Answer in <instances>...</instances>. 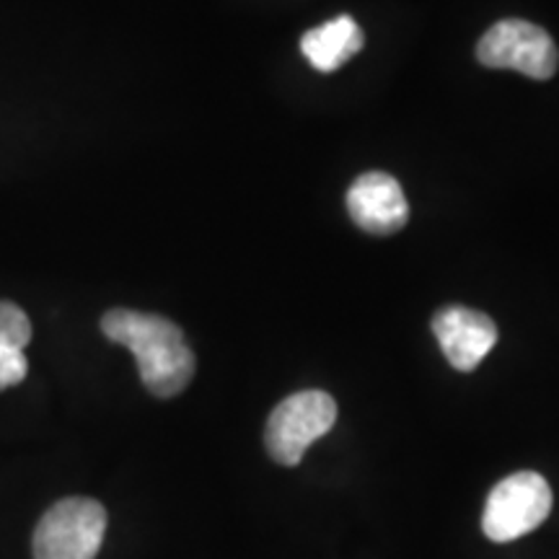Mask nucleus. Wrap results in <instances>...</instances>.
<instances>
[{"label": "nucleus", "instance_id": "5", "mask_svg": "<svg viewBox=\"0 0 559 559\" xmlns=\"http://www.w3.org/2000/svg\"><path fill=\"white\" fill-rule=\"evenodd\" d=\"M477 60L485 68L519 70L534 81H549L559 68V50L542 26L523 19H502L481 34Z\"/></svg>", "mask_w": 559, "mask_h": 559}, {"label": "nucleus", "instance_id": "9", "mask_svg": "<svg viewBox=\"0 0 559 559\" xmlns=\"http://www.w3.org/2000/svg\"><path fill=\"white\" fill-rule=\"evenodd\" d=\"M32 340V321L11 300H0V342L24 349Z\"/></svg>", "mask_w": 559, "mask_h": 559}, {"label": "nucleus", "instance_id": "4", "mask_svg": "<svg viewBox=\"0 0 559 559\" xmlns=\"http://www.w3.org/2000/svg\"><path fill=\"white\" fill-rule=\"evenodd\" d=\"M107 534V510L88 498H68L41 515L34 559H96Z\"/></svg>", "mask_w": 559, "mask_h": 559}, {"label": "nucleus", "instance_id": "3", "mask_svg": "<svg viewBox=\"0 0 559 559\" xmlns=\"http://www.w3.org/2000/svg\"><path fill=\"white\" fill-rule=\"evenodd\" d=\"M551 487L536 472H515L489 492L481 531L489 542H515L539 528L551 513Z\"/></svg>", "mask_w": 559, "mask_h": 559}, {"label": "nucleus", "instance_id": "2", "mask_svg": "<svg viewBox=\"0 0 559 559\" xmlns=\"http://www.w3.org/2000/svg\"><path fill=\"white\" fill-rule=\"evenodd\" d=\"M334 423H337V402L326 391H298L272 409L264 430V445L272 461L298 466L306 449L313 440L324 438Z\"/></svg>", "mask_w": 559, "mask_h": 559}, {"label": "nucleus", "instance_id": "10", "mask_svg": "<svg viewBox=\"0 0 559 559\" xmlns=\"http://www.w3.org/2000/svg\"><path fill=\"white\" fill-rule=\"evenodd\" d=\"M26 370H29V362H26L24 349L0 342V391L24 381Z\"/></svg>", "mask_w": 559, "mask_h": 559}, {"label": "nucleus", "instance_id": "1", "mask_svg": "<svg viewBox=\"0 0 559 559\" xmlns=\"http://www.w3.org/2000/svg\"><path fill=\"white\" fill-rule=\"evenodd\" d=\"M102 332L135 355L140 381L153 396L171 400L190 386L194 353L174 321L158 313L111 309L102 317Z\"/></svg>", "mask_w": 559, "mask_h": 559}, {"label": "nucleus", "instance_id": "8", "mask_svg": "<svg viewBox=\"0 0 559 559\" xmlns=\"http://www.w3.org/2000/svg\"><path fill=\"white\" fill-rule=\"evenodd\" d=\"M362 29L347 13L326 21L300 39V52L319 73H334L362 50Z\"/></svg>", "mask_w": 559, "mask_h": 559}, {"label": "nucleus", "instance_id": "6", "mask_svg": "<svg viewBox=\"0 0 559 559\" xmlns=\"http://www.w3.org/2000/svg\"><path fill=\"white\" fill-rule=\"evenodd\" d=\"M347 213L358 228L373 236H391L409 221L402 185L383 171H368L349 185Z\"/></svg>", "mask_w": 559, "mask_h": 559}, {"label": "nucleus", "instance_id": "7", "mask_svg": "<svg viewBox=\"0 0 559 559\" xmlns=\"http://www.w3.org/2000/svg\"><path fill=\"white\" fill-rule=\"evenodd\" d=\"M432 334L449 362L461 373H472L498 342V326L487 313L466 306H445L432 317Z\"/></svg>", "mask_w": 559, "mask_h": 559}]
</instances>
